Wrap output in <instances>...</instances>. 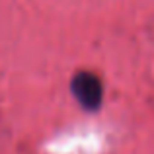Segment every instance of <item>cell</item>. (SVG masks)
<instances>
[{"instance_id": "6da1fadb", "label": "cell", "mask_w": 154, "mask_h": 154, "mask_svg": "<svg viewBox=\"0 0 154 154\" xmlns=\"http://www.w3.org/2000/svg\"><path fill=\"white\" fill-rule=\"evenodd\" d=\"M78 96L86 105L94 107V105L100 103V98H102V88H100V82L94 78V76H84L78 82Z\"/></svg>"}]
</instances>
